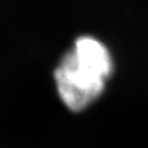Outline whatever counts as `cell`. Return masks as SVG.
<instances>
[{"mask_svg": "<svg viewBox=\"0 0 148 148\" xmlns=\"http://www.w3.org/2000/svg\"><path fill=\"white\" fill-rule=\"evenodd\" d=\"M112 72L107 47L92 36H81L54 71L62 103L71 112H82L103 95Z\"/></svg>", "mask_w": 148, "mask_h": 148, "instance_id": "obj_1", "label": "cell"}]
</instances>
